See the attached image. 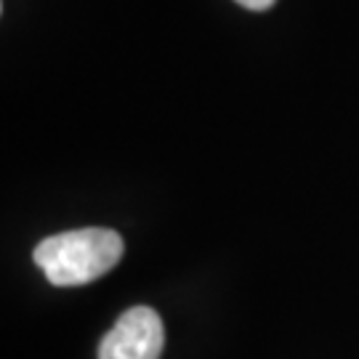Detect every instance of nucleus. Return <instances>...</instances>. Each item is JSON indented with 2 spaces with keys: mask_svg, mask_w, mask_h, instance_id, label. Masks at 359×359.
<instances>
[{
  "mask_svg": "<svg viewBox=\"0 0 359 359\" xmlns=\"http://www.w3.org/2000/svg\"><path fill=\"white\" fill-rule=\"evenodd\" d=\"M123 237L112 229H75L46 237L35 248L38 264L46 280L56 287H75L112 271L123 258Z\"/></svg>",
  "mask_w": 359,
  "mask_h": 359,
  "instance_id": "f257e3e1",
  "label": "nucleus"
},
{
  "mask_svg": "<svg viewBox=\"0 0 359 359\" xmlns=\"http://www.w3.org/2000/svg\"><path fill=\"white\" fill-rule=\"evenodd\" d=\"M165 330L160 314L149 306L128 309L104 335L99 359H160Z\"/></svg>",
  "mask_w": 359,
  "mask_h": 359,
  "instance_id": "f03ea898",
  "label": "nucleus"
},
{
  "mask_svg": "<svg viewBox=\"0 0 359 359\" xmlns=\"http://www.w3.org/2000/svg\"><path fill=\"white\" fill-rule=\"evenodd\" d=\"M237 3L245 6V8H250V11H266V8L274 6V0H237Z\"/></svg>",
  "mask_w": 359,
  "mask_h": 359,
  "instance_id": "7ed1b4c3",
  "label": "nucleus"
}]
</instances>
